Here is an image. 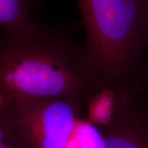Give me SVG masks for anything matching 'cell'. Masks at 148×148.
I'll return each mask as SVG.
<instances>
[{
	"instance_id": "cell-1",
	"label": "cell",
	"mask_w": 148,
	"mask_h": 148,
	"mask_svg": "<svg viewBox=\"0 0 148 148\" xmlns=\"http://www.w3.org/2000/svg\"><path fill=\"white\" fill-rule=\"evenodd\" d=\"M101 86L84 45L67 32L33 21L0 32V95L9 101L61 98L85 109Z\"/></svg>"
},
{
	"instance_id": "cell-2",
	"label": "cell",
	"mask_w": 148,
	"mask_h": 148,
	"mask_svg": "<svg viewBox=\"0 0 148 148\" xmlns=\"http://www.w3.org/2000/svg\"><path fill=\"white\" fill-rule=\"evenodd\" d=\"M86 34L85 51L103 86L139 95V76L148 45L144 0H75Z\"/></svg>"
},
{
	"instance_id": "cell-3",
	"label": "cell",
	"mask_w": 148,
	"mask_h": 148,
	"mask_svg": "<svg viewBox=\"0 0 148 148\" xmlns=\"http://www.w3.org/2000/svg\"><path fill=\"white\" fill-rule=\"evenodd\" d=\"M33 148H70L84 108L61 98L10 101Z\"/></svg>"
},
{
	"instance_id": "cell-4",
	"label": "cell",
	"mask_w": 148,
	"mask_h": 148,
	"mask_svg": "<svg viewBox=\"0 0 148 148\" xmlns=\"http://www.w3.org/2000/svg\"><path fill=\"white\" fill-rule=\"evenodd\" d=\"M101 131L104 148H148V114L139 95H120L116 115Z\"/></svg>"
},
{
	"instance_id": "cell-5",
	"label": "cell",
	"mask_w": 148,
	"mask_h": 148,
	"mask_svg": "<svg viewBox=\"0 0 148 148\" xmlns=\"http://www.w3.org/2000/svg\"><path fill=\"white\" fill-rule=\"evenodd\" d=\"M120 95L106 86H101L86 102L84 115L97 127L103 129L114 119L119 105Z\"/></svg>"
},
{
	"instance_id": "cell-6",
	"label": "cell",
	"mask_w": 148,
	"mask_h": 148,
	"mask_svg": "<svg viewBox=\"0 0 148 148\" xmlns=\"http://www.w3.org/2000/svg\"><path fill=\"white\" fill-rule=\"evenodd\" d=\"M0 148H33L12 103L0 95Z\"/></svg>"
},
{
	"instance_id": "cell-7",
	"label": "cell",
	"mask_w": 148,
	"mask_h": 148,
	"mask_svg": "<svg viewBox=\"0 0 148 148\" xmlns=\"http://www.w3.org/2000/svg\"><path fill=\"white\" fill-rule=\"evenodd\" d=\"M27 0H0V25L5 28L25 26L31 22Z\"/></svg>"
},
{
	"instance_id": "cell-8",
	"label": "cell",
	"mask_w": 148,
	"mask_h": 148,
	"mask_svg": "<svg viewBox=\"0 0 148 148\" xmlns=\"http://www.w3.org/2000/svg\"><path fill=\"white\" fill-rule=\"evenodd\" d=\"M139 97L148 114V45L143 54L139 76Z\"/></svg>"
},
{
	"instance_id": "cell-9",
	"label": "cell",
	"mask_w": 148,
	"mask_h": 148,
	"mask_svg": "<svg viewBox=\"0 0 148 148\" xmlns=\"http://www.w3.org/2000/svg\"><path fill=\"white\" fill-rule=\"evenodd\" d=\"M144 2H145V3H146V5H147L148 8V0H144Z\"/></svg>"
}]
</instances>
